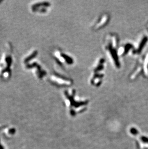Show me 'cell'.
Returning a JSON list of instances; mask_svg holds the SVG:
<instances>
[{
    "instance_id": "obj_10",
    "label": "cell",
    "mask_w": 148,
    "mask_h": 149,
    "mask_svg": "<svg viewBox=\"0 0 148 149\" xmlns=\"http://www.w3.org/2000/svg\"><path fill=\"white\" fill-rule=\"evenodd\" d=\"M141 139L143 142H144L148 143V138L146 137H142L141 138Z\"/></svg>"
},
{
    "instance_id": "obj_5",
    "label": "cell",
    "mask_w": 148,
    "mask_h": 149,
    "mask_svg": "<svg viewBox=\"0 0 148 149\" xmlns=\"http://www.w3.org/2000/svg\"><path fill=\"white\" fill-rule=\"evenodd\" d=\"M10 50V49L9 51L4 54V56L0 63V74L1 76L3 77L4 78H8L10 75V66L12 61Z\"/></svg>"
},
{
    "instance_id": "obj_3",
    "label": "cell",
    "mask_w": 148,
    "mask_h": 149,
    "mask_svg": "<svg viewBox=\"0 0 148 149\" xmlns=\"http://www.w3.org/2000/svg\"><path fill=\"white\" fill-rule=\"evenodd\" d=\"M64 96L66 101L68 102V106L70 113L76 114V112L82 111L85 109L88 105L87 100H77L76 99V90L74 89L66 90L64 92Z\"/></svg>"
},
{
    "instance_id": "obj_8",
    "label": "cell",
    "mask_w": 148,
    "mask_h": 149,
    "mask_svg": "<svg viewBox=\"0 0 148 149\" xmlns=\"http://www.w3.org/2000/svg\"><path fill=\"white\" fill-rule=\"evenodd\" d=\"M134 49V47L130 43H126L119 47L118 55L119 57H124L128 55L130 51L132 53Z\"/></svg>"
},
{
    "instance_id": "obj_9",
    "label": "cell",
    "mask_w": 148,
    "mask_h": 149,
    "mask_svg": "<svg viewBox=\"0 0 148 149\" xmlns=\"http://www.w3.org/2000/svg\"><path fill=\"white\" fill-rule=\"evenodd\" d=\"M131 132L133 135H137L138 133V131L137 129L133 128H132L131 130Z\"/></svg>"
},
{
    "instance_id": "obj_7",
    "label": "cell",
    "mask_w": 148,
    "mask_h": 149,
    "mask_svg": "<svg viewBox=\"0 0 148 149\" xmlns=\"http://www.w3.org/2000/svg\"><path fill=\"white\" fill-rule=\"evenodd\" d=\"M110 20V16L108 13L102 14L92 25V29L97 31L102 29L108 24Z\"/></svg>"
},
{
    "instance_id": "obj_2",
    "label": "cell",
    "mask_w": 148,
    "mask_h": 149,
    "mask_svg": "<svg viewBox=\"0 0 148 149\" xmlns=\"http://www.w3.org/2000/svg\"><path fill=\"white\" fill-rule=\"evenodd\" d=\"M105 59L101 57L97 60L92 67L89 78V83L91 86L98 87L102 85L105 76Z\"/></svg>"
},
{
    "instance_id": "obj_1",
    "label": "cell",
    "mask_w": 148,
    "mask_h": 149,
    "mask_svg": "<svg viewBox=\"0 0 148 149\" xmlns=\"http://www.w3.org/2000/svg\"><path fill=\"white\" fill-rule=\"evenodd\" d=\"M119 37L115 33H109L106 35L103 42L104 49L112 65L116 69H120L121 63L118 55Z\"/></svg>"
},
{
    "instance_id": "obj_4",
    "label": "cell",
    "mask_w": 148,
    "mask_h": 149,
    "mask_svg": "<svg viewBox=\"0 0 148 149\" xmlns=\"http://www.w3.org/2000/svg\"><path fill=\"white\" fill-rule=\"evenodd\" d=\"M50 80L52 84L58 87H69L73 84L72 79L55 73L51 75Z\"/></svg>"
},
{
    "instance_id": "obj_6",
    "label": "cell",
    "mask_w": 148,
    "mask_h": 149,
    "mask_svg": "<svg viewBox=\"0 0 148 149\" xmlns=\"http://www.w3.org/2000/svg\"><path fill=\"white\" fill-rule=\"evenodd\" d=\"M53 57L61 66H71L74 63V60L72 57L61 50H56L53 53Z\"/></svg>"
}]
</instances>
